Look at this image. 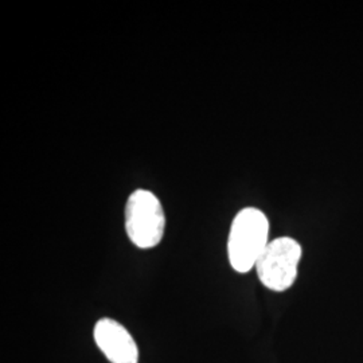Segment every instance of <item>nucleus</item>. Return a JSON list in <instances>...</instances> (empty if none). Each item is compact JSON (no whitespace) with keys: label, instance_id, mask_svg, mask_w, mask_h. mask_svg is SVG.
<instances>
[{"label":"nucleus","instance_id":"2","mask_svg":"<svg viewBox=\"0 0 363 363\" xmlns=\"http://www.w3.org/2000/svg\"><path fill=\"white\" fill-rule=\"evenodd\" d=\"M166 229L164 210L152 191L136 190L125 206V230L130 242L140 249L160 244Z\"/></svg>","mask_w":363,"mask_h":363},{"label":"nucleus","instance_id":"1","mask_svg":"<svg viewBox=\"0 0 363 363\" xmlns=\"http://www.w3.org/2000/svg\"><path fill=\"white\" fill-rule=\"evenodd\" d=\"M269 220L259 208H247L234 217L229 238L228 257L235 272H250L268 247Z\"/></svg>","mask_w":363,"mask_h":363},{"label":"nucleus","instance_id":"3","mask_svg":"<svg viewBox=\"0 0 363 363\" xmlns=\"http://www.w3.org/2000/svg\"><path fill=\"white\" fill-rule=\"evenodd\" d=\"M301 255L300 244L291 237H280L271 241L256 264L261 284L274 292L289 289L298 279Z\"/></svg>","mask_w":363,"mask_h":363},{"label":"nucleus","instance_id":"4","mask_svg":"<svg viewBox=\"0 0 363 363\" xmlns=\"http://www.w3.org/2000/svg\"><path fill=\"white\" fill-rule=\"evenodd\" d=\"M94 342L111 363H139V347L130 331L111 318L97 320L93 330Z\"/></svg>","mask_w":363,"mask_h":363}]
</instances>
